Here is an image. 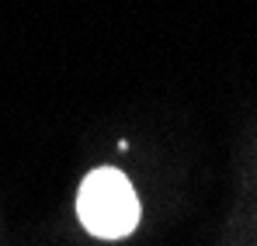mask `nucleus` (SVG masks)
I'll return each mask as SVG.
<instances>
[{
	"label": "nucleus",
	"instance_id": "f257e3e1",
	"mask_svg": "<svg viewBox=\"0 0 257 246\" xmlns=\"http://www.w3.org/2000/svg\"><path fill=\"white\" fill-rule=\"evenodd\" d=\"M77 211L87 232L101 239H122L139 225V198L122 170H90L77 194Z\"/></svg>",
	"mask_w": 257,
	"mask_h": 246
}]
</instances>
